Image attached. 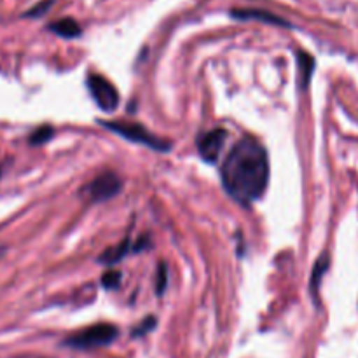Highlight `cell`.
<instances>
[{"mask_svg": "<svg viewBox=\"0 0 358 358\" xmlns=\"http://www.w3.org/2000/svg\"><path fill=\"white\" fill-rule=\"evenodd\" d=\"M87 90L93 96L94 103L103 112H114L119 107V91L115 90L114 84L103 76L91 73L87 77Z\"/></svg>", "mask_w": 358, "mask_h": 358, "instance_id": "4", "label": "cell"}, {"mask_svg": "<svg viewBox=\"0 0 358 358\" xmlns=\"http://www.w3.org/2000/svg\"><path fill=\"white\" fill-rule=\"evenodd\" d=\"M231 16L236 17V20L264 21V23L276 24V27L290 28L289 21H285V20H283V17H280V16H276V14L269 13V10H261V9H234V10H231Z\"/></svg>", "mask_w": 358, "mask_h": 358, "instance_id": "7", "label": "cell"}, {"mask_svg": "<svg viewBox=\"0 0 358 358\" xmlns=\"http://www.w3.org/2000/svg\"><path fill=\"white\" fill-rule=\"evenodd\" d=\"M166 285H168V269L166 266L161 264L159 269H157V282H156V290L159 296H163Z\"/></svg>", "mask_w": 358, "mask_h": 358, "instance_id": "15", "label": "cell"}, {"mask_svg": "<svg viewBox=\"0 0 358 358\" xmlns=\"http://www.w3.org/2000/svg\"><path fill=\"white\" fill-rule=\"evenodd\" d=\"M329 269V255L324 254L320 259L317 261L315 264L313 273H311V280H310V290H311V296L317 297L318 294V287L322 283V276L325 275V271Z\"/></svg>", "mask_w": 358, "mask_h": 358, "instance_id": "10", "label": "cell"}, {"mask_svg": "<svg viewBox=\"0 0 358 358\" xmlns=\"http://www.w3.org/2000/svg\"><path fill=\"white\" fill-rule=\"evenodd\" d=\"M3 255V248H0V257H2Z\"/></svg>", "mask_w": 358, "mask_h": 358, "instance_id": "17", "label": "cell"}, {"mask_svg": "<svg viewBox=\"0 0 358 358\" xmlns=\"http://www.w3.org/2000/svg\"><path fill=\"white\" fill-rule=\"evenodd\" d=\"M119 336V329L112 324H96L91 327L79 331L77 334L65 339L63 345L73 350H93L108 346L114 343Z\"/></svg>", "mask_w": 358, "mask_h": 358, "instance_id": "3", "label": "cell"}, {"mask_svg": "<svg viewBox=\"0 0 358 358\" xmlns=\"http://www.w3.org/2000/svg\"><path fill=\"white\" fill-rule=\"evenodd\" d=\"M52 135H55V129L51 126H41L28 136V142H30V145H42V143H48L52 138Z\"/></svg>", "mask_w": 358, "mask_h": 358, "instance_id": "12", "label": "cell"}, {"mask_svg": "<svg viewBox=\"0 0 358 358\" xmlns=\"http://www.w3.org/2000/svg\"><path fill=\"white\" fill-rule=\"evenodd\" d=\"M48 28L63 38H76L80 35L79 23H77L76 20H72V17H63V20L55 21V23L49 24Z\"/></svg>", "mask_w": 358, "mask_h": 358, "instance_id": "8", "label": "cell"}, {"mask_svg": "<svg viewBox=\"0 0 358 358\" xmlns=\"http://www.w3.org/2000/svg\"><path fill=\"white\" fill-rule=\"evenodd\" d=\"M122 187L121 178L117 177L112 171H105V173L98 175L93 182L87 187V192H90L91 199L93 201H107V199L114 198Z\"/></svg>", "mask_w": 358, "mask_h": 358, "instance_id": "5", "label": "cell"}, {"mask_svg": "<svg viewBox=\"0 0 358 358\" xmlns=\"http://www.w3.org/2000/svg\"><path fill=\"white\" fill-rule=\"evenodd\" d=\"M154 327H156V318H154V317H147L145 320H143L142 324L138 325V327L133 329L131 336H133V338H142V336H145L147 332L152 331Z\"/></svg>", "mask_w": 358, "mask_h": 358, "instance_id": "14", "label": "cell"}, {"mask_svg": "<svg viewBox=\"0 0 358 358\" xmlns=\"http://www.w3.org/2000/svg\"><path fill=\"white\" fill-rule=\"evenodd\" d=\"M227 131L222 128H215L212 131L205 133L198 140V152L206 163H215L220 156L224 142H226Z\"/></svg>", "mask_w": 358, "mask_h": 358, "instance_id": "6", "label": "cell"}, {"mask_svg": "<svg viewBox=\"0 0 358 358\" xmlns=\"http://www.w3.org/2000/svg\"><path fill=\"white\" fill-rule=\"evenodd\" d=\"M297 62H299V80H301V86H308L310 84L311 76L315 72V58L310 55V52H304L299 51L297 52Z\"/></svg>", "mask_w": 358, "mask_h": 358, "instance_id": "9", "label": "cell"}, {"mask_svg": "<svg viewBox=\"0 0 358 358\" xmlns=\"http://www.w3.org/2000/svg\"><path fill=\"white\" fill-rule=\"evenodd\" d=\"M103 128L110 129V131L117 133L122 138L129 140L133 143H140L149 149L159 150V152H168L171 147L170 142L159 138L154 133H150L145 126L138 124V122H126V121H100Z\"/></svg>", "mask_w": 358, "mask_h": 358, "instance_id": "2", "label": "cell"}, {"mask_svg": "<svg viewBox=\"0 0 358 358\" xmlns=\"http://www.w3.org/2000/svg\"><path fill=\"white\" fill-rule=\"evenodd\" d=\"M128 250H129V241L126 240L122 241L121 245H117V247L108 248V250L101 255L100 261L105 262V264H115V262H119L126 254H128Z\"/></svg>", "mask_w": 358, "mask_h": 358, "instance_id": "11", "label": "cell"}, {"mask_svg": "<svg viewBox=\"0 0 358 358\" xmlns=\"http://www.w3.org/2000/svg\"><path fill=\"white\" fill-rule=\"evenodd\" d=\"M224 189L233 199L248 206L262 198L269 182V157L254 136H245L231 149L220 170Z\"/></svg>", "mask_w": 358, "mask_h": 358, "instance_id": "1", "label": "cell"}, {"mask_svg": "<svg viewBox=\"0 0 358 358\" xmlns=\"http://www.w3.org/2000/svg\"><path fill=\"white\" fill-rule=\"evenodd\" d=\"M0 177H2V168H0Z\"/></svg>", "mask_w": 358, "mask_h": 358, "instance_id": "18", "label": "cell"}, {"mask_svg": "<svg viewBox=\"0 0 358 358\" xmlns=\"http://www.w3.org/2000/svg\"><path fill=\"white\" fill-rule=\"evenodd\" d=\"M119 283H121V273L114 271V269H110V271L105 273L103 278H101V285L108 290L117 289Z\"/></svg>", "mask_w": 358, "mask_h": 358, "instance_id": "13", "label": "cell"}, {"mask_svg": "<svg viewBox=\"0 0 358 358\" xmlns=\"http://www.w3.org/2000/svg\"><path fill=\"white\" fill-rule=\"evenodd\" d=\"M51 3H52V0H44V2L37 3V6H35V7H31L30 10H27V13H24V16H27V17H38V16H42V14L48 13L49 7H51Z\"/></svg>", "mask_w": 358, "mask_h": 358, "instance_id": "16", "label": "cell"}]
</instances>
